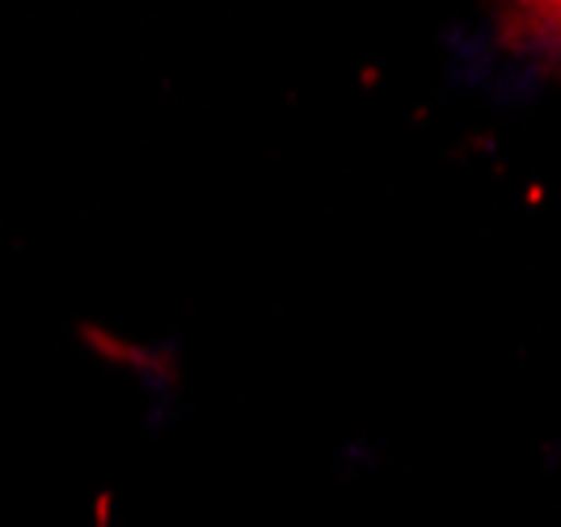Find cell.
I'll return each mask as SVG.
<instances>
[{"label":"cell","mask_w":561,"mask_h":527,"mask_svg":"<svg viewBox=\"0 0 561 527\" xmlns=\"http://www.w3.org/2000/svg\"><path fill=\"white\" fill-rule=\"evenodd\" d=\"M549 22H553V30H558V43H561V9H549Z\"/></svg>","instance_id":"obj_1"}]
</instances>
